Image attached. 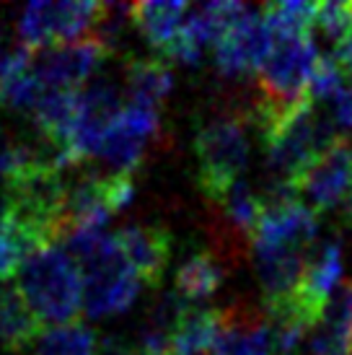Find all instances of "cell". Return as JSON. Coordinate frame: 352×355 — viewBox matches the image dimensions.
Listing matches in <instances>:
<instances>
[{
  "instance_id": "obj_10",
  "label": "cell",
  "mask_w": 352,
  "mask_h": 355,
  "mask_svg": "<svg viewBox=\"0 0 352 355\" xmlns=\"http://www.w3.org/2000/svg\"><path fill=\"white\" fill-rule=\"evenodd\" d=\"M274 47V34L262 13H246L215 44V65L225 78H241L264 65Z\"/></svg>"
},
{
  "instance_id": "obj_26",
  "label": "cell",
  "mask_w": 352,
  "mask_h": 355,
  "mask_svg": "<svg viewBox=\"0 0 352 355\" xmlns=\"http://www.w3.org/2000/svg\"><path fill=\"white\" fill-rule=\"evenodd\" d=\"M342 73L334 65L332 58H319V65L313 70V78L308 83V99L316 101H334L344 91Z\"/></svg>"
},
{
  "instance_id": "obj_9",
  "label": "cell",
  "mask_w": 352,
  "mask_h": 355,
  "mask_svg": "<svg viewBox=\"0 0 352 355\" xmlns=\"http://www.w3.org/2000/svg\"><path fill=\"white\" fill-rule=\"evenodd\" d=\"M107 55L109 50L96 37H86L31 52V68L44 80L47 89L78 91V86H83L94 76V70L104 62Z\"/></svg>"
},
{
  "instance_id": "obj_27",
  "label": "cell",
  "mask_w": 352,
  "mask_h": 355,
  "mask_svg": "<svg viewBox=\"0 0 352 355\" xmlns=\"http://www.w3.org/2000/svg\"><path fill=\"white\" fill-rule=\"evenodd\" d=\"M24 52H26L24 44H21V47H10L8 37H6V31L0 26V83H3V78L13 70V65L19 62Z\"/></svg>"
},
{
  "instance_id": "obj_7",
  "label": "cell",
  "mask_w": 352,
  "mask_h": 355,
  "mask_svg": "<svg viewBox=\"0 0 352 355\" xmlns=\"http://www.w3.org/2000/svg\"><path fill=\"white\" fill-rule=\"evenodd\" d=\"M132 198L135 187L130 174H83L73 179L65 198L62 234L70 228H104L109 218L122 213Z\"/></svg>"
},
{
  "instance_id": "obj_24",
  "label": "cell",
  "mask_w": 352,
  "mask_h": 355,
  "mask_svg": "<svg viewBox=\"0 0 352 355\" xmlns=\"http://www.w3.org/2000/svg\"><path fill=\"white\" fill-rule=\"evenodd\" d=\"M37 249L39 247L21 228H16L8 218L0 216V280H10V275L19 272L26 257L34 254Z\"/></svg>"
},
{
  "instance_id": "obj_30",
  "label": "cell",
  "mask_w": 352,
  "mask_h": 355,
  "mask_svg": "<svg viewBox=\"0 0 352 355\" xmlns=\"http://www.w3.org/2000/svg\"><path fill=\"white\" fill-rule=\"evenodd\" d=\"M101 355H135V353L125 343H119V340H107V343H101Z\"/></svg>"
},
{
  "instance_id": "obj_14",
  "label": "cell",
  "mask_w": 352,
  "mask_h": 355,
  "mask_svg": "<svg viewBox=\"0 0 352 355\" xmlns=\"http://www.w3.org/2000/svg\"><path fill=\"white\" fill-rule=\"evenodd\" d=\"M117 236L125 259L143 280V286L158 288L164 283L168 259H171V236L166 228L158 226H127Z\"/></svg>"
},
{
  "instance_id": "obj_16",
  "label": "cell",
  "mask_w": 352,
  "mask_h": 355,
  "mask_svg": "<svg viewBox=\"0 0 352 355\" xmlns=\"http://www.w3.org/2000/svg\"><path fill=\"white\" fill-rule=\"evenodd\" d=\"M42 332V322L26 304L19 286L0 280V345L10 353H19L24 347L37 345Z\"/></svg>"
},
{
  "instance_id": "obj_21",
  "label": "cell",
  "mask_w": 352,
  "mask_h": 355,
  "mask_svg": "<svg viewBox=\"0 0 352 355\" xmlns=\"http://www.w3.org/2000/svg\"><path fill=\"white\" fill-rule=\"evenodd\" d=\"M218 324H220V314L218 309H192L184 314L182 324L174 335V347L176 353L182 355H205L213 353L218 337Z\"/></svg>"
},
{
  "instance_id": "obj_2",
  "label": "cell",
  "mask_w": 352,
  "mask_h": 355,
  "mask_svg": "<svg viewBox=\"0 0 352 355\" xmlns=\"http://www.w3.org/2000/svg\"><path fill=\"white\" fill-rule=\"evenodd\" d=\"M19 291L42 324H70L83 311V275L60 244L37 249L19 267Z\"/></svg>"
},
{
  "instance_id": "obj_32",
  "label": "cell",
  "mask_w": 352,
  "mask_h": 355,
  "mask_svg": "<svg viewBox=\"0 0 352 355\" xmlns=\"http://www.w3.org/2000/svg\"><path fill=\"white\" fill-rule=\"evenodd\" d=\"M148 355H182V353H176L174 347H166V350H158V353H148Z\"/></svg>"
},
{
  "instance_id": "obj_17",
  "label": "cell",
  "mask_w": 352,
  "mask_h": 355,
  "mask_svg": "<svg viewBox=\"0 0 352 355\" xmlns=\"http://www.w3.org/2000/svg\"><path fill=\"white\" fill-rule=\"evenodd\" d=\"M130 19L150 47H156L158 52H166L184 29L186 19H189V6L182 0L135 3L130 10Z\"/></svg>"
},
{
  "instance_id": "obj_11",
  "label": "cell",
  "mask_w": 352,
  "mask_h": 355,
  "mask_svg": "<svg viewBox=\"0 0 352 355\" xmlns=\"http://www.w3.org/2000/svg\"><path fill=\"white\" fill-rule=\"evenodd\" d=\"M316 231H319L316 210L303 205L301 200H277V202H264L252 241L254 247L308 252Z\"/></svg>"
},
{
  "instance_id": "obj_25",
  "label": "cell",
  "mask_w": 352,
  "mask_h": 355,
  "mask_svg": "<svg viewBox=\"0 0 352 355\" xmlns=\"http://www.w3.org/2000/svg\"><path fill=\"white\" fill-rule=\"evenodd\" d=\"M313 26H319L324 37L334 40V44L352 31V3H322L316 6Z\"/></svg>"
},
{
  "instance_id": "obj_4",
  "label": "cell",
  "mask_w": 352,
  "mask_h": 355,
  "mask_svg": "<svg viewBox=\"0 0 352 355\" xmlns=\"http://www.w3.org/2000/svg\"><path fill=\"white\" fill-rule=\"evenodd\" d=\"M78 267L83 275V311L91 319L122 314L140 296L143 280L125 259L117 236H109L104 247Z\"/></svg>"
},
{
  "instance_id": "obj_23",
  "label": "cell",
  "mask_w": 352,
  "mask_h": 355,
  "mask_svg": "<svg viewBox=\"0 0 352 355\" xmlns=\"http://www.w3.org/2000/svg\"><path fill=\"white\" fill-rule=\"evenodd\" d=\"M264 21L270 24L274 37L288 40V37H303L313 26L316 19V6L301 3V0H283V3H270L262 10Z\"/></svg>"
},
{
  "instance_id": "obj_6",
  "label": "cell",
  "mask_w": 352,
  "mask_h": 355,
  "mask_svg": "<svg viewBox=\"0 0 352 355\" xmlns=\"http://www.w3.org/2000/svg\"><path fill=\"white\" fill-rule=\"evenodd\" d=\"M319 65L311 34L274 42L270 58L259 68V96L267 104L288 109L308 96V83Z\"/></svg>"
},
{
  "instance_id": "obj_18",
  "label": "cell",
  "mask_w": 352,
  "mask_h": 355,
  "mask_svg": "<svg viewBox=\"0 0 352 355\" xmlns=\"http://www.w3.org/2000/svg\"><path fill=\"white\" fill-rule=\"evenodd\" d=\"M130 104H140L148 109H158L174 86V76L166 60L161 58H130L125 65Z\"/></svg>"
},
{
  "instance_id": "obj_15",
  "label": "cell",
  "mask_w": 352,
  "mask_h": 355,
  "mask_svg": "<svg viewBox=\"0 0 352 355\" xmlns=\"http://www.w3.org/2000/svg\"><path fill=\"white\" fill-rule=\"evenodd\" d=\"M306 254L301 249L254 247L256 280L262 286L264 304H277L298 291L306 272Z\"/></svg>"
},
{
  "instance_id": "obj_31",
  "label": "cell",
  "mask_w": 352,
  "mask_h": 355,
  "mask_svg": "<svg viewBox=\"0 0 352 355\" xmlns=\"http://www.w3.org/2000/svg\"><path fill=\"white\" fill-rule=\"evenodd\" d=\"M344 218L350 220V226H352V189H350V195L344 198Z\"/></svg>"
},
{
  "instance_id": "obj_29",
  "label": "cell",
  "mask_w": 352,
  "mask_h": 355,
  "mask_svg": "<svg viewBox=\"0 0 352 355\" xmlns=\"http://www.w3.org/2000/svg\"><path fill=\"white\" fill-rule=\"evenodd\" d=\"M332 60H334V65L340 68L342 76L352 78V31L344 37V40H340L337 44H334Z\"/></svg>"
},
{
  "instance_id": "obj_3",
  "label": "cell",
  "mask_w": 352,
  "mask_h": 355,
  "mask_svg": "<svg viewBox=\"0 0 352 355\" xmlns=\"http://www.w3.org/2000/svg\"><path fill=\"white\" fill-rule=\"evenodd\" d=\"M195 153L200 164V187L210 202H218L249 164V135L244 119L225 114L197 130Z\"/></svg>"
},
{
  "instance_id": "obj_13",
  "label": "cell",
  "mask_w": 352,
  "mask_h": 355,
  "mask_svg": "<svg viewBox=\"0 0 352 355\" xmlns=\"http://www.w3.org/2000/svg\"><path fill=\"white\" fill-rule=\"evenodd\" d=\"M220 324L213 355H274L272 324L267 311L246 304L218 309Z\"/></svg>"
},
{
  "instance_id": "obj_28",
  "label": "cell",
  "mask_w": 352,
  "mask_h": 355,
  "mask_svg": "<svg viewBox=\"0 0 352 355\" xmlns=\"http://www.w3.org/2000/svg\"><path fill=\"white\" fill-rule=\"evenodd\" d=\"M332 119L337 128H344V130H352V91L344 89L337 99L332 101Z\"/></svg>"
},
{
  "instance_id": "obj_12",
  "label": "cell",
  "mask_w": 352,
  "mask_h": 355,
  "mask_svg": "<svg viewBox=\"0 0 352 355\" xmlns=\"http://www.w3.org/2000/svg\"><path fill=\"white\" fill-rule=\"evenodd\" d=\"M352 184V146L337 140L332 148L324 150L298 179V195H306L311 210H329L350 195Z\"/></svg>"
},
{
  "instance_id": "obj_20",
  "label": "cell",
  "mask_w": 352,
  "mask_h": 355,
  "mask_svg": "<svg viewBox=\"0 0 352 355\" xmlns=\"http://www.w3.org/2000/svg\"><path fill=\"white\" fill-rule=\"evenodd\" d=\"M47 91L49 89L44 86V80L31 68V50H26L0 83V107L31 117Z\"/></svg>"
},
{
  "instance_id": "obj_8",
  "label": "cell",
  "mask_w": 352,
  "mask_h": 355,
  "mask_svg": "<svg viewBox=\"0 0 352 355\" xmlns=\"http://www.w3.org/2000/svg\"><path fill=\"white\" fill-rule=\"evenodd\" d=\"M161 132L158 109H148L140 104H125L114 122L104 132L96 158H101L112 174H130L146 158L148 143Z\"/></svg>"
},
{
  "instance_id": "obj_1",
  "label": "cell",
  "mask_w": 352,
  "mask_h": 355,
  "mask_svg": "<svg viewBox=\"0 0 352 355\" xmlns=\"http://www.w3.org/2000/svg\"><path fill=\"white\" fill-rule=\"evenodd\" d=\"M334 128H337L334 119L319 114L316 104L308 96L262 125L259 132L270 168V182L295 189L306 168L340 140Z\"/></svg>"
},
{
  "instance_id": "obj_5",
  "label": "cell",
  "mask_w": 352,
  "mask_h": 355,
  "mask_svg": "<svg viewBox=\"0 0 352 355\" xmlns=\"http://www.w3.org/2000/svg\"><path fill=\"white\" fill-rule=\"evenodd\" d=\"M104 3L88 0H65V3H31L21 10L19 37L31 52L86 40L94 34Z\"/></svg>"
},
{
  "instance_id": "obj_19",
  "label": "cell",
  "mask_w": 352,
  "mask_h": 355,
  "mask_svg": "<svg viewBox=\"0 0 352 355\" xmlns=\"http://www.w3.org/2000/svg\"><path fill=\"white\" fill-rule=\"evenodd\" d=\"M223 283L225 270L220 265V259H215L210 252H197L179 265L174 277V291L186 304H197V301L215 296L218 288Z\"/></svg>"
},
{
  "instance_id": "obj_22",
  "label": "cell",
  "mask_w": 352,
  "mask_h": 355,
  "mask_svg": "<svg viewBox=\"0 0 352 355\" xmlns=\"http://www.w3.org/2000/svg\"><path fill=\"white\" fill-rule=\"evenodd\" d=\"M34 355H101L94 329L80 322L44 329L34 345Z\"/></svg>"
}]
</instances>
